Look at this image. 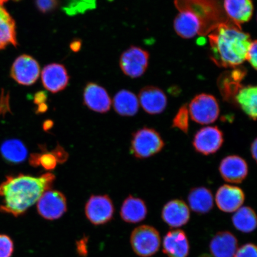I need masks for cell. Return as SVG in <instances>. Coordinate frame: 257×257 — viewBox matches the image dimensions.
Instances as JSON below:
<instances>
[{"mask_svg": "<svg viewBox=\"0 0 257 257\" xmlns=\"http://www.w3.org/2000/svg\"><path fill=\"white\" fill-rule=\"evenodd\" d=\"M40 154L34 153L32 154L30 157V163L32 166L34 168L40 166L39 159H40Z\"/></svg>", "mask_w": 257, "mask_h": 257, "instance_id": "cell-38", "label": "cell"}, {"mask_svg": "<svg viewBox=\"0 0 257 257\" xmlns=\"http://www.w3.org/2000/svg\"><path fill=\"white\" fill-rule=\"evenodd\" d=\"M230 73L229 78H226L223 81L220 83L219 88L221 95L225 101L233 102L234 96L240 88V80L245 75L243 70L236 69Z\"/></svg>", "mask_w": 257, "mask_h": 257, "instance_id": "cell-28", "label": "cell"}, {"mask_svg": "<svg viewBox=\"0 0 257 257\" xmlns=\"http://www.w3.org/2000/svg\"><path fill=\"white\" fill-rule=\"evenodd\" d=\"M256 145L257 141L255 138V139L253 140L251 145H250V153H251L252 157L255 160V161L256 160Z\"/></svg>", "mask_w": 257, "mask_h": 257, "instance_id": "cell-40", "label": "cell"}, {"mask_svg": "<svg viewBox=\"0 0 257 257\" xmlns=\"http://www.w3.org/2000/svg\"><path fill=\"white\" fill-rule=\"evenodd\" d=\"M234 227L241 232L249 233L254 231L256 227L255 212L249 207H241L232 217Z\"/></svg>", "mask_w": 257, "mask_h": 257, "instance_id": "cell-26", "label": "cell"}, {"mask_svg": "<svg viewBox=\"0 0 257 257\" xmlns=\"http://www.w3.org/2000/svg\"><path fill=\"white\" fill-rule=\"evenodd\" d=\"M35 5L38 11L47 14L56 10L59 5V0H35Z\"/></svg>", "mask_w": 257, "mask_h": 257, "instance_id": "cell-32", "label": "cell"}, {"mask_svg": "<svg viewBox=\"0 0 257 257\" xmlns=\"http://www.w3.org/2000/svg\"><path fill=\"white\" fill-rule=\"evenodd\" d=\"M83 102L90 110L105 113L110 110L111 99L106 90L97 83L89 82L83 94Z\"/></svg>", "mask_w": 257, "mask_h": 257, "instance_id": "cell-15", "label": "cell"}, {"mask_svg": "<svg viewBox=\"0 0 257 257\" xmlns=\"http://www.w3.org/2000/svg\"><path fill=\"white\" fill-rule=\"evenodd\" d=\"M149 52L140 47L132 46L124 51L120 59L123 72L132 78H139L146 72L149 66Z\"/></svg>", "mask_w": 257, "mask_h": 257, "instance_id": "cell-6", "label": "cell"}, {"mask_svg": "<svg viewBox=\"0 0 257 257\" xmlns=\"http://www.w3.org/2000/svg\"><path fill=\"white\" fill-rule=\"evenodd\" d=\"M165 146V141L158 132L144 127L133 134L131 152L138 159H148L159 153Z\"/></svg>", "mask_w": 257, "mask_h": 257, "instance_id": "cell-3", "label": "cell"}, {"mask_svg": "<svg viewBox=\"0 0 257 257\" xmlns=\"http://www.w3.org/2000/svg\"><path fill=\"white\" fill-rule=\"evenodd\" d=\"M3 158L8 162L19 164L24 162L28 156V150L20 140L12 139L5 141L1 147Z\"/></svg>", "mask_w": 257, "mask_h": 257, "instance_id": "cell-27", "label": "cell"}, {"mask_svg": "<svg viewBox=\"0 0 257 257\" xmlns=\"http://www.w3.org/2000/svg\"><path fill=\"white\" fill-rule=\"evenodd\" d=\"M41 80L47 91L57 93L67 87L69 76L63 64L51 63L44 67L41 72Z\"/></svg>", "mask_w": 257, "mask_h": 257, "instance_id": "cell-14", "label": "cell"}, {"mask_svg": "<svg viewBox=\"0 0 257 257\" xmlns=\"http://www.w3.org/2000/svg\"><path fill=\"white\" fill-rule=\"evenodd\" d=\"M189 113L187 104L183 105L176 112L172 120V127L178 128L185 134H188Z\"/></svg>", "mask_w": 257, "mask_h": 257, "instance_id": "cell-30", "label": "cell"}, {"mask_svg": "<svg viewBox=\"0 0 257 257\" xmlns=\"http://www.w3.org/2000/svg\"><path fill=\"white\" fill-rule=\"evenodd\" d=\"M203 24L200 16L195 12L189 9H182L176 16L173 27L179 36L185 39H190L201 33Z\"/></svg>", "mask_w": 257, "mask_h": 257, "instance_id": "cell-13", "label": "cell"}, {"mask_svg": "<svg viewBox=\"0 0 257 257\" xmlns=\"http://www.w3.org/2000/svg\"><path fill=\"white\" fill-rule=\"evenodd\" d=\"M47 99V96L46 92L40 91L37 93L34 96V103L38 106L44 104H46V101Z\"/></svg>", "mask_w": 257, "mask_h": 257, "instance_id": "cell-37", "label": "cell"}, {"mask_svg": "<svg viewBox=\"0 0 257 257\" xmlns=\"http://www.w3.org/2000/svg\"><path fill=\"white\" fill-rule=\"evenodd\" d=\"M219 173L224 181L230 184H241L248 175V165L245 160L237 155L224 157L220 163Z\"/></svg>", "mask_w": 257, "mask_h": 257, "instance_id": "cell-11", "label": "cell"}, {"mask_svg": "<svg viewBox=\"0 0 257 257\" xmlns=\"http://www.w3.org/2000/svg\"><path fill=\"white\" fill-rule=\"evenodd\" d=\"M189 116L200 124L214 123L219 116L220 107L214 96L202 93L195 96L188 106Z\"/></svg>", "mask_w": 257, "mask_h": 257, "instance_id": "cell-5", "label": "cell"}, {"mask_svg": "<svg viewBox=\"0 0 257 257\" xmlns=\"http://www.w3.org/2000/svg\"><path fill=\"white\" fill-rule=\"evenodd\" d=\"M148 209L142 199L130 195L125 199L120 209L122 220L128 223H138L146 219Z\"/></svg>", "mask_w": 257, "mask_h": 257, "instance_id": "cell-20", "label": "cell"}, {"mask_svg": "<svg viewBox=\"0 0 257 257\" xmlns=\"http://www.w3.org/2000/svg\"><path fill=\"white\" fill-rule=\"evenodd\" d=\"M57 160L52 154L50 153H45L40 154L39 164L40 166L48 171L53 170L56 168L57 165Z\"/></svg>", "mask_w": 257, "mask_h": 257, "instance_id": "cell-33", "label": "cell"}, {"mask_svg": "<svg viewBox=\"0 0 257 257\" xmlns=\"http://www.w3.org/2000/svg\"><path fill=\"white\" fill-rule=\"evenodd\" d=\"M55 179L51 173L38 177L24 174L6 177L0 184V211L15 217L24 214L45 192L52 188Z\"/></svg>", "mask_w": 257, "mask_h": 257, "instance_id": "cell-1", "label": "cell"}, {"mask_svg": "<svg viewBox=\"0 0 257 257\" xmlns=\"http://www.w3.org/2000/svg\"><path fill=\"white\" fill-rule=\"evenodd\" d=\"M50 153L55 157L58 163H65L69 158L68 153L60 145H58L56 149Z\"/></svg>", "mask_w": 257, "mask_h": 257, "instance_id": "cell-36", "label": "cell"}, {"mask_svg": "<svg viewBox=\"0 0 257 257\" xmlns=\"http://www.w3.org/2000/svg\"><path fill=\"white\" fill-rule=\"evenodd\" d=\"M131 244L137 255L141 257L152 256L160 248V233L155 227L149 225H141L132 232Z\"/></svg>", "mask_w": 257, "mask_h": 257, "instance_id": "cell-4", "label": "cell"}, {"mask_svg": "<svg viewBox=\"0 0 257 257\" xmlns=\"http://www.w3.org/2000/svg\"><path fill=\"white\" fill-rule=\"evenodd\" d=\"M96 0H67L63 11L67 15L74 16L84 14L96 7Z\"/></svg>", "mask_w": 257, "mask_h": 257, "instance_id": "cell-29", "label": "cell"}, {"mask_svg": "<svg viewBox=\"0 0 257 257\" xmlns=\"http://www.w3.org/2000/svg\"><path fill=\"white\" fill-rule=\"evenodd\" d=\"M85 210L90 222L94 225H101L111 220L114 207L108 195H92L86 202Z\"/></svg>", "mask_w": 257, "mask_h": 257, "instance_id": "cell-10", "label": "cell"}, {"mask_svg": "<svg viewBox=\"0 0 257 257\" xmlns=\"http://www.w3.org/2000/svg\"><path fill=\"white\" fill-rule=\"evenodd\" d=\"M199 257H212V256L210 255H209L208 254H202Z\"/></svg>", "mask_w": 257, "mask_h": 257, "instance_id": "cell-43", "label": "cell"}, {"mask_svg": "<svg viewBox=\"0 0 257 257\" xmlns=\"http://www.w3.org/2000/svg\"><path fill=\"white\" fill-rule=\"evenodd\" d=\"M15 21L11 14L0 5V50L9 45L17 46Z\"/></svg>", "mask_w": 257, "mask_h": 257, "instance_id": "cell-24", "label": "cell"}, {"mask_svg": "<svg viewBox=\"0 0 257 257\" xmlns=\"http://www.w3.org/2000/svg\"><path fill=\"white\" fill-rule=\"evenodd\" d=\"M37 208L38 213L44 219H59L67 211L66 198L62 192L49 189L42 195Z\"/></svg>", "mask_w": 257, "mask_h": 257, "instance_id": "cell-7", "label": "cell"}, {"mask_svg": "<svg viewBox=\"0 0 257 257\" xmlns=\"http://www.w3.org/2000/svg\"><path fill=\"white\" fill-rule=\"evenodd\" d=\"M139 106L136 95L128 90H121L113 98L114 110L122 116H134L139 110Z\"/></svg>", "mask_w": 257, "mask_h": 257, "instance_id": "cell-25", "label": "cell"}, {"mask_svg": "<svg viewBox=\"0 0 257 257\" xmlns=\"http://www.w3.org/2000/svg\"><path fill=\"white\" fill-rule=\"evenodd\" d=\"M238 241L229 231L218 232L210 241V250L213 257H233Z\"/></svg>", "mask_w": 257, "mask_h": 257, "instance_id": "cell-19", "label": "cell"}, {"mask_svg": "<svg viewBox=\"0 0 257 257\" xmlns=\"http://www.w3.org/2000/svg\"><path fill=\"white\" fill-rule=\"evenodd\" d=\"M189 249L188 237L184 230L172 229L164 237L163 250L168 257H187Z\"/></svg>", "mask_w": 257, "mask_h": 257, "instance_id": "cell-18", "label": "cell"}, {"mask_svg": "<svg viewBox=\"0 0 257 257\" xmlns=\"http://www.w3.org/2000/svg\"><path fill=\"white\" fill-rule=\"evenodd\" d=\"M257 89L256 86H241L234 98V103L239 106L245 114L255 121L257 115Z\"/></svg>", "mask_w": 257, "mask_h": 257, "instance_id": "cell-23", "label": "cell"}, {"mask_svg": "<svg viewBox=\"0 0 257 257\" xmlns=\"http://www.w3.org/2000/svg\"><path fill=\"white\" fill-rule=\"evenodd\" d=\"M9 0H0V5H3L5 3L8 2Z\"/></svg>", "mask_w": 257, "mask_h": 257, "instance_id": "cell-42", "label": "cell"}, {"mask_svg": "<svg viewBox=\"0 0 257 257\" xmlns=\"http://www.w3.org/2000/svg\"><path fill=\"white\" fill-rule=\"evenodd\" d=\"M245 195L238 186L230 185L221 186L216 192L215 201L217 206L224 213H233L242 206Z\"/></svg>", "mask_w": 257, "mask_h": 257, "instance_id": "cell-12", "label": "cell"}, {"mask_svg": "<svg viewBox=\"0 0 257 257\" xmlns=\"http://www.w3.org/2000/svg\"><path fill=\"white\" fill-rule=\"evenodd\" d=\"M209 35L211 59L218 66L235 67L246 60L250 35L233 22L218 24Z\"/></svg>", "mask_w": 257, "mask_h": 257, "instance_id": "cell-2", "label": "cell"}, {"mask_svg": "<svg viewBox=\"0 0 257 257\" xmlns=\"http://www.w3.org/2000/svg\"><path fill=\"white\" fill-rule=\"evenodd\" d=\"M233 257H257L256 246L252 243H246L237 248Z\"/></svg>", "mask_w": 257, "mask_h": 257, "instance_id": "cell-34", "label": "cell"}, {"mask_svg": "<svg viewBox=\"0 0 257 257\" xmlns=\"http://www.w3.org/2000/svg\"><path fill=\"white\" fill-rule=\"evenodd\" d=\"M224 143L223 132L217 126H206L200 128L193 138L195 150L204 156L216 153Z\"/></svg>", "mask_w": 257, "mask_h": 257, "instance_id": "cell-8", "label": "cell"}, {"mask_svg": "<svg viewBox=\"0 0 257 257\" xmlns=\"http://www.w3.org/2000/svg\"><path fill=\"white\" fill-rule=\"evenodd\" d=\"M80 48H81V41L78 40H76L72 42L70 44V48L74 51V52H77L78 51Z\"/></svg>", "mask_w": 257, "mask_h": 257, "instance_id": "cell-39", "label": "cell"}, {"mask_svg": "<svg viewBox=\"0 0 257 257\" xmlns=\"http://www.w3.org/2000/svg\"><path fill=\"white\" fill-rule=\"evenodd\" d=\"M40 66L37 61L31 56L23 54L17 58L13 63L11 75L19 84L31 86L39 78Z\"/></svg>", "mask_w": 257, "mask_h": 257, "instance_id": "cell-9", "label": "cell"}, {"mask_svg": "<svg viewBox=\"0 0 257 257\" xmlns=\"http://www.w3.org/2000/svg\"><path fill=\"white\" fill-rule=\"evenodd\" d=\"M14 250V242L11 237L0 234V257H11Z\"/></svg>", "mask_w": 257, "mask_h": 257, "instance_id": "cell-31", "label": "cell"}, {"mask_svg": "<svg viewBox=\"0 0 257 257\" xmlns=\"http://www.w3.org/2000/svg\"><path fill=\"white\" fill-rule=\"evenodd\" d=\"M189 208L199 214L209 213L214 207V197L210 189L204 186L192 188L188 196Z\"/></svg>", "mask_w": 257, "mask_h": 257, "instance_id": "cell-22", "label": "cell"}, {"mask_svg": "<svg viewBox=\"0 0 257 257\" xmlns=\"http://www.w3.org/2000/svg\"><path fill=\"white\" fill-rule=\"evenodd\" d=\"M53 126V122L51 120H48L44 122L43 124V128L45 131H48L51 130V128Z\"/></svg>", "mask_w": 257, "mask_h": 257, "instance_id": "cell-41", "label": "cell"}, {"mask_svg": "<svg viewBox=\"0 0 257 257\" xmlns=\"http://www.w3.org/2000/svg\"><path fill=\"white\" fill-rule=\"evenodd\" d=\"M139 103L148 114L162 113L168 105V98L162 89L154 86H147L141 89Z\"/></svg>", "mask_w": 257, "mask_h": 257, "instance_id": "cell-16", "label": "cell"}, {"mask_svg": "<svg viewBox=\"0 0 257 257\" xmlns=\"http://www.w3.org/2000/svg\"><path fill=\"white\" fill-rule=\"evenodd\" d=\"M256 41L251 42L250 47L247 52L246 60H248L253 69L256 70Z\"/></svg>", "mask_w": 257, "mask_h": 257, "instance_id": "cell-35", "label": "cell"}, {"mask_svg": "<svg viewBox=\"0 0 257 257\" xmlns=\"http://www.w3.org/2000/svg\"><path fill=\"white\" fill-rule=\"evenodd\" d=\"M224 8L228 17L239 26L249 22L253 15L252 0H224Z\"/></svg>", "mask_w": 257, "mask_h": 257, "instance_id": "cell-21", "label": "cell"}, {"mask_svg": "<svg viewBox=\"0 0 257 257\" xmlns=\"http://www.w3.org/2000/svg\"><path fill=\"white\" fill-rule=\"evenodd\" d=\"M162 218L170 227H181L187 224L190 219V210L184 201L176 199L165 205L162 212Z\"/></svg>", "mask_w": 257, "mask_h": 257, "instance_id": "cell-17", "label": "cell"}]
</instances>
